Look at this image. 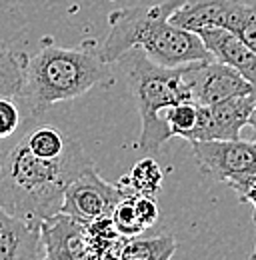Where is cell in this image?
Masks as SVG:
<instances>
[{
	"label": "cell",
	"mask_w": 256,
	"mask_h": 260,
	"mask_svg": "<svg viewBox=\"0 0 256 260\" xmlns=\"http://www.w3.org/2000/svg\"><path fill=\"white\" fill-rule=\"evenodd\" d=\"M16 134L0 140V204L22 218L44 220L62 210L70 182L94 162L80 142L60 158H42Z\"/></svg>",
	"instance_id": "cell-1"
},
{
	"label": "cell",
	"mask_w": 256,
	"mask_h": 260,
	"mask_svg": "<svg viewBox=\"0 0 256 260\" xmlns=\"http://www.w3.org/2000/svg\"><path fill=\"white\" fill-rule=\"evenodd\" d=\"M186 0H164L148 6H124L108 14V26L100 54L114 64L130 48H140L162 66H184L212 58L200 36L176 26L170 16Z\"/></svg>",
	"instance_id": "cell-2"
},
{
	"label": "cell",
	"mask_w": 256,
	"mask_h": 260,
	"mask_svg": "<svg viewBox=\"0 0 256 260\" xmlns=\"http://www.w3.org/2000/svg\"><path fill=\"white\" fill-rule=\"evenodd\" d=\"M108 66L94 40L74 48L48 44L28 56L20 98L40 112L56 102L84 96L112 80Z\"/></svg>",
	"instance_id": "cell-3"
},
{
	"label": "cell",
	"mask_w": 256,
	"mask_h": 260,
	"mask_svg": "<svg viewBox=\"0 0 256 260\" xmlns=\"http://www.w3.org/2000/svg\"><path fill=\"white\" fill-rule=\"evenodd\" d=\"M116 62L126 76L128 90L140 114L138 148L150 154L158 152L160 146L172 138L162 112L178 102L192 100L182 66L156 64L140 48H130Z\"/></svg>",
	"instance_id": "cell-4"
},
{
	"label": "cell",
	"mask_w": 256,
	"mask_h": 260,
	"mask_svg": "<svg viewBox=\"0 0 256 260\" xmlns=\"http://www.w3.org/2000/svg\"><path fill=\"white\" fill-rule=\"evenodd\" d=\"M192 156L204 176L216 182H230L256 172V140L218 138L188 140Z\"/></svg>",
	"instance_id": "cell-5"
},
{
	"label": "cell",
	"mask_w": 256,
	"mask_h": 260,
	"mask_svg": "<svg viewBox=\"0 0 256 260\" xmlns=\"http://www.w3.org/2000/svg\"><path fill=\"white\" fill-rule=\"evenodd\" d=\"M124 194L126 190L120 182L110 184L98 174L96 166H90L80 176H76L66 188L62 212L88 224L96 218L110 216Z\"/></svg>",
	"instance_id": "cell-6"
},
{
	"label": "cell",
	"mask_w": 256,
	"mask_h": 260,
	"mask_svg": "<svg viewBox=\"0 0 256 260\" xmlns=\"http://www.w3.org/2000/svg\"><path fill=\"white\" fill-rule=\"evenodd\" d=\"M182 74L190 88L192 102L200 106H210L222 102L226 98L248 94L254 90V86L238 70L214 58H204L184 64Z\"/></svg>",
	"instance_id": "cell-7"
},
{
	"label": "cell",
	"mask_w": 256,
	"mask_h": 260,
	"mask_svg": "<svg viewBox=\"0 0 256 260\" xmlns=\"http://www.w3.org/2000/svg\"><path fill=\"white\" fill-rule=\"evenodd\" d=\"M256 106V88L248 94L226 98L222 102L200 106L198 118L188 140H218V138H240L242 128L248 124L250 112Z\"/></svg>",
	"instance_id": "cell-8"
},
{
	"label": "cell",
	"mask_w": 256,
	"mask_h": 260,
	"mask_svg": "<svg viewBox=\"0 0 256 260\" xmlns=\"http://www.w3.org/2000/svg\"><path fill=\"white\" fill-rule=\"evenodd\" d=\"M40 238L44 246V258L96 260L88 236V224L62 210L40 220Z\"/></svg>",
	"instance_id": "cell-9"
},
{
	"label": "cell",
	"mask_w": 256,
	"mask_h": 260,
	"mask_svg": "<svg viewBox=\"0 0 256 260\" xmlns=\"http://www.w3.org/2000/svg\"><path fill=\"white\" fill-rule=\"evenodd\" d=\"M248 6L250 4L242 0H186L170 16V20L176 26L196 34L204 28H226L238 32L246 18Z\"/></svg>",
	"instance_id": "cell-10"
},
{
	"label": "cell",
	"mask_w": 256,
	"mask_h": 260,
	"mask_svg": "<svg viewBox=\"0 0 256 260\" xmlns=\"http://www.w3.org/2000/svg\"><path fill=\"white\" fill-rule=\"evenodd\" d=\"M0 260H44L40 220L12 214L0 204Z\"/></svg>",
	"instance_id": "cell-11"
},
{
	"label": "cell",
	"mask_w": 256,
	"mask_h": 260,
	"mask_svg": "<svg viewBox=\"0 0 256 260\" xmlns=\"http://www.w3.org/2000/svg\"><path fill=\"white\" fill-rule=\"evenodd\" d=\"M198 36L214 60L238 70L256 88V52L238 34L226 28H204Z\"/></svg>",
	"instance_id": "cell-12"
},
{
	"label": "cell",
	"mask_w": 256,
	"mask_h": 260,
	"mask_svg": "<svg viewBox=\"0 0 256 260\" xmlns=\"http://www.w3.org/2000/svg\"><path fill=\"white\" fill-rule=\"evenodd\" d=\"M28 54L14 52L12 48L0 44V98H20L24 88Z\"/></svg>",
	"instance_id": "cell-13"
},
{
	"label": "cell",
	"mask_w": 256,
	"mask_h": 260,
	"mask_svg": "<svg viewBox=\"0 0 256 260\" xmlns=\"http://www.w3.org/2000/svg\"><path fill=\"white\" fill-rule=\"evenodd\" d=\"M176 250V240L168 234H160L152 238L132 236L122 248L120 260H168Z\"/></svg>",
	"instance_id": "cell-14"
},
{
	"label": "cell",
	"mask_w": 256,
	"mask_h": 260,
	"mask_svg": "<svg viewBox=\"0 0 256 260\" xmlns=\"http://www.w3.org/2000/svg\"><path fill=\"white\" fill-rule=\"evenodd\" d=\"M162 170L154 158H142L132 166V170L120 178V184L132 194L156 196L162 190Z\"/></svg>",
	"instance_id": "cell-15"
},
{
	"label": "cell",
	"mask_w": 256,
	"mask_h": 260,
	"mask_svg": "<svg viewBox=\"0 0 256 260\" xmlns=\"http://www.w3.org/2000/svg\"><path fill=\"white\" fill-rule=\"evenodd\" d=\"M168 128L172 130V136H180V138H188V134L192 132L196 118H198V104L186 100V102H178L170 108H166L162 112Z\"/></svg>",
	"instance_id": "cell-16"
},
{
	"label": "cell",
	"mask_w": 256,
	"mask_h": 260,
	"mask_svg": "<svg viewBox=\"0 0 256 260\" xmlns=\"http://www.w3.org/2000/svg\"><path fill=\"white\" fill-rule=\"evenodd\" d=\"M110 216H112V222H114L116 230H118L122 236L132 238V236H138V234H142V232L146 230L144 224L140 222L138 214H136V208H134V194H132V192H126V194L122 196V200L116 204V208L112 210Z\"/></svg>",
	"instance_id": "cell-17"
},
{
	"label": "cell",
	"mask_w": 256,
	"mask_h": 260,
	"mask_svg": "<svg viewBox=\"0 0 256 260\" xmlns=\"http://www.w3.org/2000/svg\"><path fill=\"white\" fill-rule=\"evenodd\" d=\"M20 128V110L14 98L2 96L0 98V140L10 138Z\"/></svg>",
	"instance_id": "cell-18"
},
{
	"label": "cell",
	"mask_w": 256,
	"mask_h": 260,
	"mask_svg": "<svg viewBox=\"0 0 256 260\" xmlns=\"http://www.w3.org/2000/svg\"><path fill=\"white\" fill-rule=\"evenodd\" d=\"M226 184L236 192L240 202H248V204L254 206V226H256V172L254 174H248V176H242L238 180H230ZM252 258H256V242H254Z\"/></svg>",
	"instance_id": "cell-19"
},
{
	"label": "cell",
	"mask_w": 256,
	"mask_h": 260,
	"mask_svg": "<svg viewBox=\"0 0 256 260\" xmlns=\"http://www.w3.org/2000/svg\"><path fill=\"white\" fill-rule=\"evenodd\" d=\"M134 208H136V214L140 218V222L144 224V228H150L156 224L160 216L158 204L154 200V196H146V194H134Z\"/></svg>",
	"instance_id": "cell-20"
},
{
	"label": "cell",
	"mask_w": 256,
	"mask_h": 260,
	"mask_svg": "<svg viewBox=\"0 0 256 260\" xmlns=\"http://www.w3.org/2000/svg\"><path fill=\"white\" fill-rule=\"evenodd\" d=\"M238 36L252 48L256 52V6H248V12H246V18L242 22V26L238 28Z\"/></svg>",
	"instance_id": "cell-21"
},
{
	"label": "cell",
	"mask_w": 256,
	"mask_h": 260,
	"mask_svg": "<svg viewBox=\"0 0 256 260\" xmlns=\"http://www.w3.org/2000/svg\"><path fill=\"white\" fill-rule=\"evenodd\" d=\"M248 128L252 130L250 134H252V140H256V106L252 108V112H250V118H248V124H246Z\"/></svg>",
	"instance_id": "cell-22"
}]
</instances>
